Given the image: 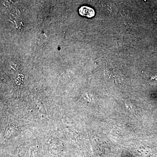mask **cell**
<instances>
[{"mask_svg": "<svg viewBox=\"0 0 157 157\" xmlns=\"http://www.w3.org/2000/svg\"><path fill=\"white\" fill-rule=\"evenodd\" d=\"M79 13L83 16L88 17H94L95 15V11L92 8L87 6H82L79 9Z\"/></svg>", "mask_w": 157, "mask_h": 157, "instance_id": "1", "label": "cell"}]
</instances>
